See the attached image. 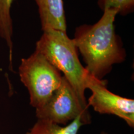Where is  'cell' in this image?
I'll use <instances>...</instances> for the list:
<instances>
[{"label": "cell", "mask_w": 134, "mask_h": 134, "mask_svg": "<svg viewBox=\"0 0 134 134\" xmlns=\"http://www.w3.org/2000/svg\"><path fill=\"white\" fill-rule=\"evenodd\" d=\"M83 125L81 115L66 125L37 119L26 134H78Z\"/></svg>", "instance_id": "52a82bcc"}, {"label": "cell", "mask_w": 134, "mask_h": 134, "mask_svg": "<svg viewBox=\"0 0 134 134\" xmlns=\"http://www.w3.org/2000/svg\"><path fill=\"white\" fill-rule=\"evenodd\" d=\"M37 119L60 125H66L81 115L84 125L91 123L89 111L85 110L76 93L66 78L62 76L60 86L47 101L36 109Z\"/></svg>", "instance_id": "277c9868"}, {"label": "cell", "mask_w": 134, "mask_h": 134, "mask_svg": "<svg viewBox=\"0 0 134 134\" xmlns=\"http://www.w3.org/2000/svg\"><path fill=\"white\" fill-rule=\"evenodd\" d=\"M14 0H0V37L6 42L9 53L10 64L13 59V21L11 16V6Z\"/></svg>", "instance_id": "ba28073f"}, {"label": "cell", "mask_w": 134, "mask_h": 134, "mask_svg": "<svg viewBox=\"0 0 134 134\" xmlns=\"http://www.w3.org/2000/svg\"><path fill=\"white\" fill-rule=\"evenodd\" d=\"M36 50L62 72L82 107L88 111L85 93L89 73L80 62L78 49L73 39L68 37L65 32L57 30L43 31L41 38L37 42Z\"/></svg>", "instance_id": "7a4b0ae2"}, {"label": "cell", "mask_w": 134, "mask_h": 134, "mask_svg": "<svg viewBox=\"0 0 134 134\" xmlns=\"http://www.w3.org/2000/svg\"><path fill=\"white\" fill-rule=\"evenodd\" d=\"M117 14L116 9H104L103 16L94 24L77 27L73 38L83 56L87 71L98 80H103L114 65L123 62L126 57L121 40L115 32L114 23Z\"/></svg>", "instance_id": "6da1fadb"}, {"label": "cell", "mask_w": 134, "mask_h": 134, "mask_svg": "<svg viewBox=\"0 0 134 134\" xmlns=\"http://www.w3.org/2000/svg\"><path fill=\"white\" fill-rule=\"evenodd\" d=\"M106 80L97 79L90 74L86 80V89L91 91L88 106L100 114L114 115L123 119L129 126L134 127V100L124 98L107 88Z\"/></svg>", "instance_id": "5b68a950"}, {"label": "cell", "mask_w": 134, "mask_h": 134, "mask_svg": "<svg viewBox=\"0 0 134 134\" xmlns=\"http://www.w3.org/2000/svg\"><path fill=\"white\" fill-rule=\"evenodd\" d=\"M98 4L103 11L105 9H114L121 15L131 13L134 9V0H98Z\"/></svg>", "instance_id": "9c48e42d"}, {"label": "cell", "mask_w": 134, "mask_h": 134, "mask_svg": "<svg viewBox=\"0 0 134 134\" xmlns=\"http://www.w3.org/2000/svg\"><path fill=\"white\" fill-rule=\"evenodd\" d=\"M38 8L42 30H57L66 32L63 0H35Z\"/></svg>", "instance_id": "8992f818"}, {"label": "cell", "mask_w": 134, "mask_h": 134, "mask_svg": "<svg viewBox=\"0 0 134 134\" xmlns=\"http://www.w3.org/2000/svg\"><path fill=\"white\" fill-rule=\"evenodd\" d=\"M100 134H108L107 132H102L101 133H100Z\"/></svg>", "instance_id": "30bf717a"}, {"label": "cell", "mask_w": 134, "mask_h": 134, "mask_svg": "<svg viewBox=\"0 0 134 134\" xmlns=\"http://www.w3.org/2000/svg\"><path fill=\"white\" fill-rule=\"evenodd\" d=\"M19 75L29 92L30 104L36 109L49 99L59 88L63 76L57 68L36 50L28 58L21 60Z\"/></svg>", "instance_id": "3957f363"}]
</instances>
